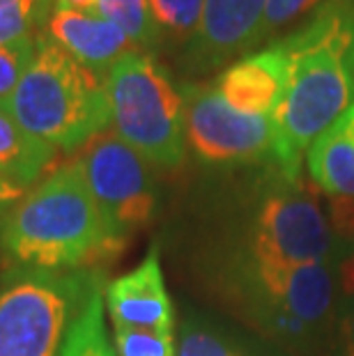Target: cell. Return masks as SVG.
I'll return each instance as SVG.
<instances>
[{"mask_svg": "<svg viewBox=\"0 0 354 356\" xmlns=\"http://www.w3.org/2000/svg\"><path fill=\"white\" fill-rule=\"evenodd\" d=\"M99 274L14 267L0 280V356H60Z\"/></svg>", "mask_w": 354, "mask_h": 356, "instance_id": "obj_5", "label": "cell"}, {"mask_svg": "<svg viewBox=\"0 0 354 356\" xmlns=\"http://www.w3.org/2000/svg\"><path fill=\"white\" fill-rule=\"evenodd\" d=\"M336 253L334 228L318 200L285 179L269 191L255 209L248 264L253 267H299L331 264Z\"/></svg>", "mask_w": 354, "mask_h": 356, "instance_id": "obj_6", "label": "cell"}, {"mask_svg": "<svg viewBox=\"0 0 354 356\" xmlns=\"http://www.w3.org/2000/svg\"><path fill=\"white\" fill-rule=\"evenodd\" d=\"M329 221L338 237L354 241V198H350V195H331Z\"/></svg>", "mask_w": 354, "mask_h": 356, "instance_id": "obj_24", "label": "cell"}, {"mask_svg": "<svg viewBox=\"0 0 354 356\" xmlns=\"http://www.w3.org/2000/svg\"><path fill=\"white\" fill-rule=\"evenodd\" d=\"M54 159L56 147L30 136L0 111V175L30 188L54 165Z\"/></svg>", "mask_w": 354, "mask_h": 356, "instance_id": "obj_15", "label": "cell"}, {"mask_svg": "<svg viewBox=\"0 0 354 356\" xmlns=\"http://www.w3.org/2000/svg\"><path fill=\"white\" fill-rule=\"evenodd\" d=\"M56 7V0H0V47L26 37H35L44 28Z\"/></svg>", "mask_w": 354, "mask_h": 356, "instance_id": "obj_19", "label": "cell"}, {"mask_svg": "<svg viewBox=\"0 0 354 356\" xmlns=\"http://www.w3.org/2000/svg\"><path fill=\"white\" fill-rule=\"evenodd\" d=\"M26 193H28V186L0 175V216H5Z\"/></svg>", "mask_w": 354, "mask_h": 356, "instance_id": "obj_26", "label": "cell"}, {"mask_svg": "<svg viewBox=\"0 0 354 356\" xmlns=\"http://www.w3.org/2000/svg\"><path fill=\"white\" fill-rule=\"evenodd\" d=\"M113 347L118 356H177L175 333L113 327Z\"/></svg>", "mask_w": 354, "mask_h": 356, "instance_id": "obj_21", "label": "cell"}, {"mask_svg": "<svg viewBox=\"0 0 354 356\" xmlns=\"http://www.w3.org/2000/svg\"><path fill=\"white\" fill-rule=\"evenodd\" d=\"M336 274H338V287H341V292L348 299L354 297V241H352V251L341 262Z\"/></svg>", "mask_w": 354, "mask_h": 356, "instance_id": "obj_27", "label": "cell"}, {"mask_svg": "<svg viewBox=\"0 0 354 356\" xmlns=\"http://www.w3.org/2000/svg\"><path fill=\"white\" fill-rule=\"evenodd\" d=\"M338 356H354V297L348 299L338 317Z\"/></svg>", "mask_w": 354, "mask_h": 356, "instance_id": "obj_25", "label": "cell"}, {"mask_svg": "<svg viewBox=\"0 0 354 356\" xmlns=\"http://www.w3.org/2000/svg\"><path fill=\"white\" fill-rule=\"evenodd\" d=\"M248 278L255 287L258 308H272L292 315L320 336L334 315L338 274L331 264L299 267H253Z\"/></svg>", "mask_w": 354, "mask_h": 356, "instance_id": "obj_9", "label": "cell"}, {"mask_svg": "<svg viewBox=\"0 0 354 356\" xmlns=\"http://www.w3.org/2000/svg\"><path fill=\"white\" fill-rule=\"evenodd\" d=\"M97 3H99V0H56V7H63V10L92 12V14H95ZM56 7H54V10H56Z\"/></svg>", "mask_w": 354, "mask_h": 356, "instance_id": "obj_28", "label": "cell"}, {"mask_svg": "<svg viewBox=\"0 0 354 356\" xmlns=\"http://www.w3.org/2000/svg\"><path fill=\"white\" fill-rule=\"evenodd\" d=\"M177 356H248V352L218 329L186 317L179 331Z\"/></svg>", "mask_w": 354, "mask_h": 356, "instance_id": "obj_20", "label": "cell"}, {"mask_svg": "<svg viewBox=\"0 0 354 356\" xmlns=\"http://www.w3.org/2000/svg\"><path fill=\"white\" fill-rule=\"evenodd\" d=\"M306 163L325 193L354 198V104L308 147Z\"/></svg>", "mask_w": 354, "mask_h": 356, "instance_id": "obj_14", "label": "cell"}, {"mask_svg": "<svg viewBox=\"0 0 354 356\" xmlns=\"http://www.w3.org/2000/svg\"><path fill=\"white\" fill-rule=\"evenodd\" d=\"M37 51V35L0 47V102L19 86Z\"/></svg>", "mask_w": 354, "mask_h": 356, "instance_id": "obj_22", "label": "cell"}, {"mask_svg": "<svg viewBox=\"0 0 354 356\" xmlns=\"http://www.w3.org/2000/svg\"><path fill=\"white\" fill-rule=\"evenodd\" d=\"M184 102L186 145L200 163H258L274 152V120L235 111L216 88L179 86Z\"/></svg>", "mask_w": 354, "mask_h": 356, "instance_id": "obj_8", "label": "cell"}, {"mask_svg": "<svg viewBox=\"0 0 354 356\" xmlns=\"http://www.w3.org/2000/svg\"><path fill=\"white\" fill-rule=\"evenodd\" d=\"M290 58V83L274 120V159L299 181L308 147L354 104V0H322L299 30L276 42Z\"/></svg>", "mask_w": 354, "mask_h": 356, "instance_id": "obj_1", "label": "cell"}, {"mask_svg": "<svg viewBox=\"0 0 354 356\" xmlns=\"http://www.w3.org/2000/svg\"><path fill=\"white\" fill-rule=\"evenodd\" d=\"M205 0H150L154 24L163 42L189 44L198 33Z\"/></svg>", "mask_w": 354, "mask_h": 356, "instance_id": "obj_18", "label": "cell"}, {"mask_svg": "<svg viewBox=\"0 0 354 356\" xmlns=\"http://www.w3.org/2000/svg\"><path fill=\"white\" fill-rule=\"evenodd\" d=\"M77 161L90 193L118 239L127 241L131 232L154 221L159 191L150 161L115 131L97 134L79 149Z\"/></svg>", "mask_w": 354, "mask_h": 356, "instance_id": "obj_7", "label": "cell"}, {"mask_svg": "<svg viewBox=\"0 0 354 356\" xmlns=\"http://www.w3.org/2000/svg\"><path fill=\"white\" fill-rule=\"evenodd\" d=\"M267 0H205L198 33L186 44L184 67L207 74L262 42Z\"/></svg>", "mask_w": 354, "mask_h": 356, "instance_id": "obj_10", "label": "cell"}, {"mask_svg": "<svg viewBox=\"0 0 354 356\" xmlns=\"http://www.w3.org/2000/svg\"><path fill=\"white\" fill-rule=\"evenodd\" d=\"M60 356H118L104 320L102 278L92 285L81 313L70 327Z\"/></svg>", "mask_w": 354, "mask_h": 356, "instance_id": "obj_16", "label": "cell"}, {"mask_svg": "<svg viewBox=\"0 0 354 356\" xmlns=\"http://www.w3.org/2000/svg\"><path fill=\"white\" fill-rule=\"evenodd\" d=\"M122 246L90 193L77 159L51 168L0 223V251L21 269L81 271Z\"/></svg>", "mask_w": 354, "mask_h": 356, "instance_id": "obj_2", "label": "cell"}, {"mask_svg": "<svg viewBox=\"0 0 354 356\" xmlns=\"http://www.w3.org/2000/svg\"><path fill=\"white\" fill-rule=\"evenodd\" d=\"M322 0H267L265 17H262V42L276 35L278 30L290 26L301 14L313 10Z\"/></svg>", "mask_w": 354, "mask_h": 356, "instance_id": "obj_23", "label": "cell"}, {"mask_svg": "<svg viewBox=\"0 0 354 356\" xmlns=\"http://www.w3.org/2000/svg\"><path fill=\"white\" fill-rule=\"evenodd\" d=\"M290 83V58L278 44L228 65L216 90L232 108L246 115L274 118Z\"/></svg>", "mask_w": 354, "mask_h": 356, "instance_id": "obj_12", "label": "cell"}, {"mask_svg": "<svg viewBox=\"0 0 354 356\" xmlns=\"http://www.w3.org/2000/svg\"><path fill=\"white\" fill-rule=\"evenodd\" d=\"M95 14L115 24L140 51L152 53L163 44L150 10V0H99Z\"/></svg>", "mask_w": 354, "mask_h": 356, "instance_id": "obj_17", "label": "cell"}, {"mask_svg": "<svg viewBox=\"0 0 354 356\" xmlns=\"http://www.w3.org/2000/svg\"><path fill=\"white\" fill-rule=\"evenodd\" d=\"M113 327L175 333V308L166 290L159 248H150L136 269L113 278L104 292Z\"/></svg>", "mask_w": 354, "mask_h": 356, "instance_id": "obj_11", "label": "cell"}, {"mask_svg": "<svg viewBox=\"0 0 354 356\" xmlns=\"http://www.w3.org/2000/svg\"><path fill=\"white\" fill-rule=\"evenodd\" d=\"M44 35L70 53L79 65L102 79L124 53L136 49L122 30L102 19L99 14L63 10V7H56L51 12L44 26Z\"/></svg>", "mask_w": 354, "mask_h": 356, "instance_id": "obj_13", "label": "cell"}, {"mask_svg": "<svg viewBox=\"0 0 354 356\" xmlns=\"http://www.w3.org/2000/svg\"><path fill=\"white\" fill-rule=\"evenodd\" d=\"M111 124L150 163L179 168L186 159L184 102L170 74L152 53H124L104 76Z\"/></svg>", "mask_w": 354, "mask_h": 356, "instance_id": "obj_4", "label": "cell"}, {"mask_svg": "<svg viewBox=\"0 0 354 356\" xmlns=\"http://www.w3.org/2000/svg\"><path fill=\"white\" fill-rule=\"evenodd\" d=\"M30 136L47 145L77 152L111 124V104L104 79L79 65L44 33L19 86L0 102Z\"/></svg>", "mask_w": 354, "mask_h": 356, "instance_id": "obj_3", "label": "cell"}]
</instances>
